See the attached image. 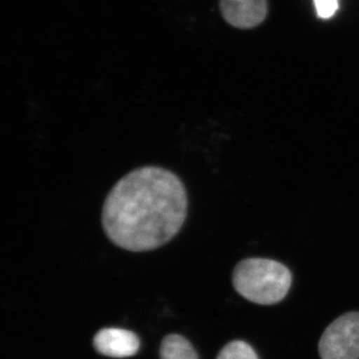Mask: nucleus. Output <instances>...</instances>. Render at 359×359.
Segmentation results:
<instances>
[{"instance_id": "nucleus-1", "label": "nucleus", "mask_w": 359, "mask_h": 359, "mask_svg": "<svg viewBox=\"0 0 359 359\" xmlns=\"http://www.w3.org/2000/svg\"><path fill=\"white\" fill-rule=\"evenodd\" d=\"M188 214L182 180L156 166L125 175L108 194L102 210L106 236L130 252H148L166 245L181 230Z\"/></svg>"}, {"instance_id": "nucleus-2", "label": "nucleus", "mask_w": 359, "mask_h": 359, "mask_svg": "<svg viewBox=\"0 0 359 359\" xmlns=\"http://www.w3.org/2000/svg\"><path fill=\"white\" fill-rule=\"evenodd\" d=\"M292 283L290 269L273 259H245L233 269V285L238 294L247 301L262 306L282 302Z\"/></svg>"}, {"instance_id": "nucleus-3", "label": "nucleus", "mask_w": 359, "mask_h": 359, "mask_svg": "<svg viewBox=\"0 0 359 359\" xmlns=\"http://www.w3.org/2000/svg\"><path fill=\"white\" fill-rule=\"evenodd\" d=\"M321 359H359V313L351 311L332 321L318 342Z\"/></svg>"}, {"instance_id": "nucleus-4", "label": "nucleus", "mask_w": 359, "mask_h": 359, "mask_svg": "<svg viewBox=\"0 0 359 359\" xmlns=\"http://www.w3.org/2000/svg\"><path fill=\"white\" fill-rule=\"evenodd\" d=\"M94 347L102 355L126 358L138 353L140 340L134 332L122 328H103L94 337Z\"/></svg>"}, {"instance_id": "nucleus-5", "label": "nucleus", "mask_w": 359, "mask_h": 359, "mask_svg": "<svg viewBox=\"0 0 359 359\" xmlns=\"http://www.w3.org/2000/svg\"><path fill=\"white\" fill-rule=\"evenodd\" d=\"M219 7L224 20L241 29L259 25L268 13L266 0H221Z\"/></svg>"}, {"instance_id": "nucleus-6", "label": "nucleus", "mask_w": 359, "mask_h": 359, "mask_svg": "<svg viewBox=\"0 0 359 359\" xmlns=\"http://www.w3.org/2000/svg\"><path fill=\"white\" fill-rule=\"evenodd\" d=\"M161 359H199L192 344L179 334H170L163 339Z\"/></svg>"}, {"instance_id": "nucleus-7", "label": "nucleus", "mask_w": 359, "mask_h": 359, "mask_svg": "<svg viewBox=\"0 0 359 359\" xmlns=\"http://www.w3.org/2000/svg\"><path fill=\"white\" fill-rule=\"evenodd\" d=\"M217 359H259V356L247 342L233 340L224 346Z\"/></svg>"}, {"instance_id": "nucleus-8", "label": "nucleus", "mask_w": 359, "mask_h": 359, "mask_svg": "<svg viewBox=\"0 0 359 359\" xmlns=\"http://www.w3.org/2000/svg\"><path fill=\"white\" fill-rule=\"evenodd\" d=\"M318 16L323 20L332 18L339 9V0H314Z\"/></svg>"}]
</instances>
